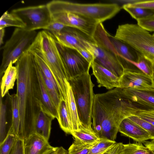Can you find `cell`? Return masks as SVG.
<instances>
[{
  "label": "cell",
  "mask_w": 154,
  "mask_h": 154,
  "mask_svg": "<svg viewBox=\"0 0 154 154\" xmlns=\"http://www.w3.org/2000/svg\"><path fill=\"white\" fill-rule=\"evenodd\" d=\"M15 64L18 70L16 94L20 116L17 136L24 140L35 133L36 119L41 109L40 89L32 53L26 51Z\"/></svg>",
  "instance_id": "6da1fadb"
},
{
  "label": "cell",
  "mask_w": 154,
  "mask_h": 154,
  "mask_svg": "<svg viewBox=\"0 0 154 154\" xmlns=\"http://www.w3.org/2000/svg\"><path fill=\"white\" fill-rule=\"evenodd\" d=\"M141 110L139 103L126 97L121 88L94 94L92 128L100 138L115 141L122 121Z\"/></svg>",
  "instance_id": "7a4b0ae2"
},
{
  "label": "cell",
  "mask_w": 154,
  "mask_h": 154,
  "mask_svg": "<svg viewBox=\"0 0 154 154\" xmlns=\"http://www.w3.org/2000/svg\"><path fill=\"white\" fill-rule=\"evenodd\" d=\"M34 43L40 51L53 75L59 91L60 99L66 102L68 77L54 37L49 31L42 30L38 33Z\"/></svg>",
  "instance_id": "3957f363"
},
{
  "label": "cell",
  "mask_w": 154,
  "mask_h": 154,
  "mask_svg": "<svg viewBox=\"0 0 154 154\" xmlns=\"http://www.w3.org/2000/svg\"><path fill=\"white\" fill-rule=\"evenodd\" d=\"M68 81L72 88L81 125L92 128L94 85L89 72L71 78Z\"/></svg>",
  "instance_id": "277c9868"
},
{
  "label": "cell",
  "mask_w": 154,
  "mask_h": 154,
  "mask_svg": "<svg viewBox=\"0 0 154 154\" xmlns=\"http://www.w3.org/2000/svg\"><path fill=\"white\" fill-rule=\"evenodd\" d=\"M49 8L67 11L94 20L99 23L114 17L121 8L115 3L82 4L54 0L47 4Z\"/></svg>",
  "instance_id": "5b68a950"
},
{
  "label": "cell",
  "mask_w": 154,
  "mask_h": 154,
  "mask_svg": "<svg viewBox=\"0 0 154 154\" xmlns=\"http://www.w3.org/2000/svg\"><path fill=\"white\" fill-rule=\"evenodd\" d=\"M38 33L35 31H27L16 28L10 38L2 47V58L0 68L1 77L11 63H15L28 51L34 42Z\"/></svg>",
  "instance_id": "8992f818"
},
{
  "label": "cell",
  "mask_w": 154,
  "mask_h": 154,
  "mask_svg": "<svg viewBox=\"0 0 154 154\" xmlns=\"http://www.w3.org/2000/svg\"><path fill=\"white\" fill-rule=\"evenodd\" d=\"M114 36L130 45L146 58L154 60V39L152 35L137 24L119 26Z\"/></svg>",
  "instance_id": "52a82bcc"
},
{
  "label": "cell",
  "mask_w": 154,
  "mask_h": 154,
  "mask_svg": "<svg viewBox=\"0 0 154 154\" xmlns=\"http://www.w3.org/2000/svg\"><path fill=\"white\" fill-rule=\"evenodd\" d=\"M11 12L21 19L26 25L24 29L27 31L46 29L53 21L47 4L15 9Z\"/></svg>",
  "instance_id": "ba28073f"
},
{
  "label": "cell",
  "mask_w": 154,
  "mask_h": 154,
  "mask_svg": "<svg viewBox=\"0 0 154 154\" xmlns=\"http://www.w3.org/2000/svg\"><path fill=\"white\" fill-rule=\"evenodd\" d=\"M56 45L67 72L68 80L89 72L91 64L77 50L63 46L57 41Z\"/></svg>",
  "instance_id": "9c48e42d"
},
{
  "label": "cell",
  "mask_w": 154,
  "mask_h": 154,
  "mask_svg": "<svg viewBox=\"0 0 154 154\" xmlns=\"http://www.w3.org/2000/svg\"><path fill=\"white\" fill-rule=\"evenodd\" d=\"M105 46L114 54L124 70L137 68L134 64L137 62L140 54L130 45L108 33Z\"/></svg>",
  "instance_id": "30bf717a"
},
{
  "label": "cell",
  "mask_w": 154,
  "mask_h": 154,
  "mask_svg": "<svg viewBox=\"0 0 154 154\" xmlns=\"http://www.w3.org/2000/svg\"><path fill=\"white\" fill-rule=\"evenodd\" d=\"M48 8L53 20L66 26L77 28L92 37L99 23L94 20L76 14Z\"/></svg>",
  "instance_id": "8fae6325"
},
{
  "label": "cell",
  "mask_w": 154,
  "mask_h": 154,
  "mask_svg": "<svg viewBox=\"0 0 154 154\" xmlns=\"http://www.w3.org/2000/svg\"><path fill=\"white\" fill-rule=\"evenodd\" d=\"M53 35L61 45L77 51L80 49L87 50L90 44L96 43L93 37L71 27L66 26L60 33Z\"/></svg>",
  "instance_id": "7c38bea8"
},
{
  "label": "cell",
  "mask_w": 154,
  "mask_h": 154,
  "mask_svg": "<svg viewBox=\"0 0 154 154\" xmlns=\"http://www.w3.org/2000/svg\"><path fill=\"white\" fill-rule=\"evenodd\" d=\"M87 50L93 55L94 61L120 77L124 69L114 54L109 49L96 43L90 44Z\"/></svg>",
  "instance_id": "4fadbf2b"
},
{
  "label": "cell",
  "mask_w": 154,
  "mask_h": 154,
  "mask_svg": "<svg viewBox=\"0 0 154 154\" xmlns=\"http://www.w3.org/2000/svg\"><path fill=\"white\" fill-rule=\"evenodd\" d=\"M119 87L138 90L154 89L151 77L137 68L124 70L120 78Z\"/></svg>",
  "instance_id": "5bb4252c"
},
{
  "label": "cell",
  "mask_w": 154,
  "mask_h": 154,
  "mask_svg": "<svg viewBox=\"0 0 154 154\" xmlns=\"http://www.w3.org/2000/svg\"><path fill=\"white\" fill-rule=\"evenodd\" d=\"M91 67L92 75L97 79L98 87H104L109 90L119 88L120 77L94 61L91 63Z\"/></svg>",
  "instance_id": "9a60e30c"
},
{
  "label": "cell",
  "mask_w": 154,
  "mask_h": 154,
  "mask_svg": "<svg viewBox=\"0 0 154 154\" xmlns=\"http://www.w3.org/2000/svg\"><path fill=\"white\" fill-rule=\"evenodd\" d=\"M119 131L123 136L131 138L136 142H143L152 140L148 132L128 118L121 123Z\"/></svg>",
  "instance_id": "2e32d148"
},
{
  "label": "cell",
  "mask_w": 154,
  "mask_h": 154,
  "mask_svg": "<svg viewBox=\"0 0 154 154\" xmlns=\"http://www.w3.org/2000/svg\"><path fill=\"white\" fill-rule=\"evenodd\" d=\"M24 154H45L53 148L43 137L33 134L23 140Z\"/></svg>",
  "instance_id": "e0dca14e"
},
{
  "label": "cell",
  "mask_w": 154,
  "mask_h": 154,
  "mask_svg": "<svg viewBox=\"0 0 154 154\" xmlns=\"http://www.w3.org/2000/svg\"><path fill=\"white\" fill-rule=\"evenodd\" d=\"M122 88L124 94L133 101L154 108V89L138 90Z\"/></svg>",
  "instance_id": "ac0fdd59"
},
{
  "label": "cell",
  "mask_w": 154,
  "mask_h": 154,
  "mask_svg": "<svg viewBox=\"0 0 154 154\" xmlns=\"http://www.w3.org/2000/svg\"><path fill=\"white\" fill-rule=\"evenodd\" d=\"M74 142L78 143L92 146L97 143L100 138L92 128H89L82 125L79 130L71 131Z\"/></svg>",
  "instance_id": "d6986e66"
},
{
  "label": "cell",
  "mask_w": 154,
  "mask_h": 154,
  "mask_svg": "<svg viewBox=\"0 0 154 154\" xmlns=\"http://www.w3.org/2000/svg\"><path fill=\"white\" fill-rule=\"evenodd\" d=\"M126 144L122 143L118 154H154V143L146 141Z\"/></svg>",
  "instance_id": "ffe728a7"
},
{
  "label": "cell",
  "mask_w": 154,
  "mask_h": 154,
  "mask_svg": "<svg viewBox=\"0 0 154 154\" xmlns=\"http://www.w3.org/2000/svg\"><path fill=\"white\" fill-rule=\"evenodd\" d=\"M38 72L41 92V109L54 119L56 118L57 119V108L54 104L46 89L38 67Z\"/></svg>",
  "instance_id": "44dd1931"
},
{
  "label": "cell",
  "mask_w": 154,
  "mask_h": 154,
  "mask_svg": "<svg viewBox=\"0 0 154 154\" xmlns=\"http://www.w3.org/2000/svg\"><path fill=\"white\" fill-rule=\"evenodd\" d=\"M66 84L67 98L66 103L71 123L72 131L77 130L79 129L81 124L78 116L72 88L68 81L66 82Z\"/></svg>",
  "instance_id": "7402d4cb"
},
{
  "label": "cell",
  "mask_w": 154,
  "mask_h": 154,
  "mask_svg": "<svg viewBox=\"0 0 154 154\" xmlns=\"http://www.w3.org/2000/svg\"><path fill=\"white\" fill-rule=\"evenodd\" d=\"M11 62L5 71L1 82L0 96L3 97L8 91L13 89L18 77V70L16 66Z\"/></svg>",
  "instance_id": "603a6c76"
},
{
  "label": "cell",
  "mask_w": 154,
  "mask_h": 154,
  "mask_svg": "<svg viewBox=\"0 0 154 154\" xmlns=\"http://www.w3.org/2000/svg\"><path fill=\"white\" fill-rule=\"evenodd\" d=\"M53 119L41 109L36 119L35 133L48 141L51 132V122Z\"/></svg>",
  "instance_id": "cb8c5ba5"
},
{
  "label": "cell",
  "mask_w": 154,
  "mask_h": 154,
  "mask_svg": "<svg viewBox=\"0 0 154 154\" xmlns=\"http://www.w3.org/2000/svg\"><path fill=\"white\" fill-rule=\"evenodd\" d=\"M57 120L60 128L66 134H71L72 131L66 101L60 99L57 108Z\"/></svg>",
  "instance_id": "d4e9b609"
},
{
  "label": "cell",
  "mask_w": 154,
  "mask_h": 154,
  "mask_svg": "<svg viewBox=\"0 0 154 154\" xmlns=\"http://www.w3.org/2000/svg\"><path fill=\"white\" fill-rule=\"evenodd\" d=\"M11 103V123L10 126L17 136L19 130L20 116L18 103L16 94L10 95L8 93Z\"/></svg>",
  "instance_id": "484cf974"
},
{
  "label": "cell",
  "mask_w": 154,
  "mask_h": 154,
  "mask_svg": "<svg viewBox=\"0 0 154 154\" xmlns=\"http://www.w3.org/2000/svg\"><path fill=\"white\" fill-rule=\"evenodd\" d=\"M14 26L17 28L24 29L26 25L23 21L13 13L5 11L2 16L0 19V29Z\"/></svg>",
  "instance_id": "4316f807"
},
{
  "label": "cell",
  "mask_w": 154,
  "mask_h": 154,
  "mask_svg": "<svg viewBox=\"0 0 154 154\" xmlns=\"http://www.w3.org/2000/svg\"><path fill=\"white\" fill-rule=\"evenodd\" d=\"M122 8L128 13L132 17L137 20L151 17L154 15V13L151 11L134 7L130 4L123 5Z\"/></svg>",
  "instance_id": "83f0119b"
},
{
  "label": "cell",
  "mask_w": 154,
  "mask_h": 154,
  "mask_svg": "<svg viewBox=\"0 0 154 154\" xmlns=\"http://www.w3.org/2000/svg\"><path fill=\"white\" fill-rule=\"evenodd\" d=\"M38 67L46 89L54 104L57 108L60 99V94L53 83L45 76L38 66Z\"/></svg>",
  "instance_id": "f1b7e54d"
},
{
  "label": "cell",
  "mask_w": 154,
  "mask_h": 154,
  "mask_svg": "<svg viewBox=\"0 0 154 154\" xmlns=\"http://www.w3.org/2000/svg\"><path fill=\"white\" fill-rule=\"evenodd\" d=\"M115 141L100 138V141L90 148L88 154H103L113 147Z\"/></svg>",
  "instance_id": "f546056e"
},
{
  "label": "cell",
  "mask_w": 154,
  "mask_h": 154,
  "mask_svg": "<svg viewBox=\"0 0 154 154\" xmlns=\"http://www.w3.org/2000/svg\"><path fill=\"white\" fill-rule=\"evenodd\" d=\"M17 135L10 127L4 140L0 144V154H9L15 143Z\"/></svg>",
  "instance_id": "4dcf8cb0"
},
{
  "label": "cell",
  "mask_w": 154,
  "mask_h": 154,
  "mask_svg": "<svg viewBox=\"0 0 154 154\" xmlns=\"http://www.w3.org/2000/svg\"><path fill=\"white\" fill-rule=\"evenodd\" d=\"M2 98L0 96V144L6 138L7 122L6 119V105L2 101Z\"/></svg>",
  "instance_id": "1f68e13d"
},
{
  "label": "cell",
  "mask_w": 154,
  "mask_h": 154,
  "mask_svg": "<svg viewBox=\"0 0 154 154\" xmlns=\"http://www.w3.org/2000/svg\"><path fill=\"white\" fill-rule=\"evenodd\" d=\"M134 65L144 73L151 77L152 63L149 60L140 54L137 62Z\"/></svg>",
  "instance_id": "d6a6232c"
},
{
  "label": "cell",
  "mask_w": 154,
  "mask_h": 154,
  "mask_svg": "<svg viewBox=\"0 0 154 154\" xmlns=\"http://www.w3.org/2000/svg\"><path fill=\"white\" fill-rule=\"evenodd\" d=\"M128 118L148 132L151 137L152 140L154 139V125L136 116H131Z\"/></svg>",
  "instance_id": "836d02e7"
},
{
  "label": "cell",
  "mask_w": 154,
  "mask_h": 154,
  "mask_svg": "<svg viewBox=\"0 0 154 154\" xmlns=\"http://www.w3.org/2000/svg\"><path fill=\"white\" fill-rule=\"evenodd\" d=\"M92 146L74 142L68 149V154H88Z\"/></svg>",
  "instance_id": "e575fe53"
},
{
  "label": "cell",
  "mask_w": 154,
  "mask_h": 154,
  "mask_svg": "<svg viewBox=\"0 0 154 154\" xmlns=\"http://www.w3.org/2000/svg\"><path fill=\"white\" fill-rule=\"evenodd\" d=\"M137 20V24L148 31L154 32V17L145 18Z\"/></svg>",
  "instance_id": "d590c367"
},
{
  "label": "cell",
  "mask_w": 154,
  "mask_h": 154,
  "mask_svg": "<svg viewBox=\"0 0 154 154\" xmlns=\"http://www.w3.org/2000/svg\"><path fill=\"white\" fill-rule=\"evenodd\" d=\"M154 126V110L137 112L135 115Z\"/></svg>",
  "instance_id": "8d00e7d4"
},
{
  "label": "cell",
  "mask_w": 154,
  "mask_h": 154,
  "mask_svg": "<svg viewBox=\"0 0 154 154\" xmlns=\"http://www.w3.org/2000/svg\"><path fill=\"white\" fill-rule=\"evenodd\" d=\"M65 26L60 22L53 20L45 30L54 35L60 33Z\"/></svg>",
  "instance_id": "74e56055"
},
{
  "label": "cell",
  "mask_w": 154,
  "mask_h": 154,
  "mask_svg": "<svg viewBox=\"0 0 154 154\" xmlns=\"http://www.w3.org/2000/svg\"><path fill=\"white\" fill-rule=\"evenodd\" d=\"M9 154H24L23 139L17 136L14 146Z\"/></svg>",
  "instance_id": "f35d334b"
},
{
  "label": "cell",
  "mask_w": 154,
  "mask_h": 154,
  "mask_svg": "<svg viewBox=\"0 0 154 154\" xmlns=\"http://www.w3.org/2000/svg\"><path fill=\"white\" fill-rule=\"evenodd\" d=\"M130 4L133 6L150 10L154 13V0H140L135 3Z\"/></svg>",
  "instance_id": "ab89813d"
},
{
  "label": "cell",
  "mask_w": 154,
  "mask_h": 154,
  "mask_svg": "<svg viewBox=\"0 0 154 154\" xmlns=\"http://www.w3.org/2000/svg\"><path fill=\"white\" fill-rule=\"evenodd\" d=\"M78 51L91 64L94 61V57L93 55L87 50L80 49Z\"/></svg>",
  "instance_id": "60d3db41"
},
{
  "label": "cell",
  "mask_w": 154,
  "mask_h": 154,
  "mask_svg": "<svg viewBox=\"0 0 154 154\" xmlns=\"http://www.w3.org/2000/svg\"><path fill=\"white\" fill-rule=\"evenodd\" d=\"M122 143H116L113 147L103 154H118Z\"/></svg>",
  "instance_id": "b9f144b4"
},
{
  "label": "cell",
  "mask_w": 154,
  "mask_h": 154,
  "mask_svg": "<svg viewBox=\"0 0 154 154\" xmlns=\"http://www.w3.org/2000/svg\"><path fill=\"white\" fill-rule=\"evenodd\" d=\"M147 59L149 60L152 63V73L151 77L152 79V86L154 88V60Z\"/></svg>",
  "instance_id": "7bdbcfd3"
},
{
  "label": "cell",
  "mask_w": 154,
  "mask_h": 154,
  "mask_svg": "<svg viewBox=\"0 0 154 154\" xmlns=\"http://www.w3.org/2000/svg\"><path fill=\"white\" fill-rule=\"evenodd\" d=\"M5 33V28L0 29V44L1 46L3 43V38Z\"/></svg>",
  "instance_id": "ee69618b"
},
{
  "label": "cell",
  "mask_w": 154,
  "mask_h": 154,
  "mask_svg": "<svg viewBox=\"0 0 154 154\" xmlns=\"http://www.w3.org/2000/svg\"><path fill=\"white\" fill-rule=\"evenodd\" d=\"M55 154H68L67 150L62 146L59 147V149Z\"/></svg>",
  "instance_id": "f6af8a7d"
},
{
  "label": "cell",
  "mask_w": 154,
  "mask_h": 154,
  "mask_svg": "<svg viewBox=\"0 0 154 154\" xmlns=\"http://www.w3.org/2000/svg\"><path fill=\"white\" fill-rule=\"evenodd\" d=\"M59 147H54L53 149L50 150L45 154H55L57 151Z\"/></svg>",
  "instance_id": "bcb514c9"
},
{
  "label": "cell",
  "mask_w": 154,
  "mask_h": 154,
  "mask_svg": "<svg viewBox=\"0 0 154 154\" xmlns=\"http://www.w3.org/2000/svg\"><path fill=\"white\" fill-rule=\"evenodd\" d=\"M152 35V37L154 39V34H153Z\"/></svg>",
  "instance_id": "7dc6e473"
},
{
  "label": "cell",
  "mask_w": 154,
  "mask_h": 154,
  "mask_svg": "<svg viewBox=\"0 0 154 154\" xmlns=\"http://www.w3.org/2000/svg\"><path fill=\"white\" fill-rule=\"evenodd\" d=\"M152 142H153V143H154V139H153V140H151Z\"/></svg>",
  "instance_id": "c3c4849f"
},
{
  "label": "cell",
  "mask_w": 154,
  "mask_h": 154,
  "mask_svg": "<svg viewBox=\"0 0 154 154\" xmlns=\"http://www.w3.org/2000/svg\"><path fill=\"white\" fill-rule=\"evenodd\" d=\"M153 17H154V15L153 16Z\"/></svg>",
  "instance_id": "681fc988"
}]
</instances>
